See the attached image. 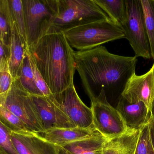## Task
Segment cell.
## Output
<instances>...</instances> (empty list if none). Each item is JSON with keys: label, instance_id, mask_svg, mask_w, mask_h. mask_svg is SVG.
Returning <instances> with one entry per match:
<instances>
[{"label": "cell", "instance_id": "cell-1", "mask_svg": "<svg viewBox=\"0 0 154 154\" xmlns=\"http://www.w3.org/2000/svg\"><path fill=\"white\" fill-rule=\"evenodd\" d=\"M75 67L90 99L103 90L108 96L116 94L119 100L130 78L136 73L137 59L109 53L102 46L75 52Z\"/></svg>", "mask_w": 154, "mask_h": 154}, {"label": "cell", "instance_id": "cell-2", "mask_svg": "<svg viewBox=\"0 0 154 154\" xmlns=\"http://www.w3.org/2000/svg\"><path fill=\"white\" fill-rule=\"evenodd\" d=\"M28 49L53 96L61 94L74 84L75 52L62 31L51 27Z\"/></svg>", "mask_w": 154, "mask_h": 154}, {"label": "cell", "instance_id": "cell-3", "mask_svg": "<svg viewBox=\"0 0 154 154\" xmlns=\"http://www.w3.org/2000/svg\"><path fill=\"white\" fill-rule=\"evenodd\" d=\"M62 31L70 45L78 51L93 49L125 38L121 27L112 20L88 23Z\"/></svg>", "mask_w": 154, "mask_h": 154}, {"label": "cell", "instance_id": "cell-4", "mask_svg": "<svg viewBox=\"0 0 154 154\" xmlns=\"http://www.w3.org/2000/svg\"><path fill=\"white\" fill-rule=\"evenodd\" d=\"M52 26L63 31L85 24L111 20L94 0H56Z\"/></svg>", "mask_w": 154, "mask_h": 154}, {"label": "cell", "instance_id": "cell-5", "mask_svg": "<svg viewBox=\"0 0 154 154\" xmlns=\"http://www.w3.org/2000/svg\"><path fill=\"white\" fill-rule=\"evenodd\" d=\"M28 48L45 36L52 26L56 0H22Z\"/></svg>", "mask_w": 154, "mask_h": 154}, {"label": "cell", "instance_id": "cell-6", "mask_svg": "<svg viewBox=\"0 0 154 154\" xmlns=\"http://www.w3.org/2000/svg\"><path fill=\"white\" fill-rule=\"evenodd\" d=\"M127 17L121 26L136 57L152 58L149 39L140 0H126Z\"/></svg>", "mask_w": 154, "mask_h": 154}, {"label": "cell", "instance_id": "cell-7", "mask_svg": "<svg viewBox=\"0 0 154 154\" xmlns=\"http://www.w3.org/2000/svg\"><path fill=\"white\" fill-rule=\"evenodd\" d=\"M0 105L20 118L32 132L38 134L45 130L31 94L17 78L13 81L4 102Z\"/></svg>", "mask_w": 154, "mask_h": 154}, {"label": "cell", "instance_id": "cell-8", "mask_svg": "<svg viewBox=\"0 0 154 154\" xmlns=\"http://www.w3.org/2000/svg\"><path fill=\"white\" fill-rule=\"evenodd\" d=\"M95 129L108 139L126 132L128 128L119 111L108 101L103 90L97 97L91 99Z\"/></svg>", "mask_w": 154, "mask_h": 154}, {"label": "cell", "instance_id": "cell-9", "mask_svg": "<svg viewBox=\"0 0 154 154\" xmlns=\"http://www.w3.org/2000/svg\"><path fill=\"white\" fill-rule=\"evenodd\" d=\"M57 107L70 119L75 127L88 128L94 126L91 108L86 106L76 92L74 85L56 96H53Z\"/></svg>", "mask_w": 154, "mask_h": 154}, {"label": "cell", "instance_id": "cell-10", "mask_svg": "<svg viewBox=\"0 0 154 154\" xmlns=\"http://www.w3.org/2000/svg\"><path fill=\"white\" fill-rule=\"evenodd\" d=\"M122 96L129 101L143 102L151 112L154 100V64L144 74L133 75L127 82Z\"/></svg>", "mask_w": 154, "mask_h": 154}, {"label": "cell", "instance_id": "cell-11", "mask_svg": "<svg viewBox=\"0 0 154 154\" xmlns=\"http://www.w3.org/2000/svg\"><path fill=\"white\" fill-rule=\"evenodd\" d=\"M12 142L20 154H60V146L31 131L10 130Z\"/></svg>", "mask_w": 154, "mask_h": 154}, {"label": "cell", "instance_id": "cell-12", "mask_svg": "<svg viewBox=\"0 0 154 154\" xmlns=\"http://www.w3.org/2000/svg\"><path fill=\"white\" fill-rule=\"evenodd\" d=\"M31 96L42 120L45 130L55 128L75 127L55 103L52 94L49 97L33 94Z\"/></svg>", "mask_w": 154, "mask_h": 154}, {"label": "cell", "instance_id": "cell-13", "mask_svg": "<svg viewBox=\"0 0 154 154\" xmlns=\"http://www.w3.org/2000/svg\"><path fill=\"white\" fill-rule=\"evenodd\" d=\"M116 108L128 128L140 129L148 122L151 117L150 111L144 102L129 101L122 96Z\"/></svg>", "mask_w": 154, "mask_h": 154}, {"label": "cell", "instance_id": "cell-14", "mask_svg": "<svg viewBox=\"0 0 154 154\" xmlns=\"http://www.w3.org/2000/svg\"><path fill=\"white\" fill-rule=\"evenodd\" d=\"M94 125L88 128L74 127L46 130L38 135L48 141L63 147L67 144L88 138L98 132Z\"/></svg>", "mask_w": 154, "mask_h": 154}, {"label": "cell", "instance_id": "cell-15", "mask_svg": "<svg viewBox=\"0 0 154 154\" xmlns=\"http://www.w3.org/2000/svg\"><path fill=\"white\" fill-rule=\"evenodd\" d=\"M140 129L128 128L123 134L107 140L102 149L103 154H135Z\"/></svg>", "mask_w": 154, "mask_h": 154}, {"label": "cell", "instance_id": "cell-16", "mask_svg": "<svg viewBox=\"0 0 154 154\" xmlns=\"http://www.w3.org/2000/svg\"><path fill=\"white\" fill-rule=\"evenodd\" d=\"M10 48L9 67L11 74L15 80L28 48L26 42L20 35L17 26L14 22L12 27Z\"/></svg>", "mask_w": 154, "mask_h": 154}, {"label": "cell", "instance_id": "cell-17", "mask_svg": "<svg viewBox=\"0 0 154 154\" xmlns=\"http://www.w3.org/2000/svg\"><path fill=\"white\" fill-rule=\"evenodd\" d=\"M108 139L98 131L94 135L63 146L72 154H103L102 149Z\"/></svg>", "mask_w": 154, "mask_h": 154}, {"label": "cell", "instance_id": "cell-18", "mask_svg": "<svg viewBox=\"0 0 154 154\" xmlns=\"http://www.w3.org/2000/svg\"><path fill=\"white\" fill-rule=\"evenodd\" d=\"M112 21L121 26L127 17L126 0H94Z\"/></svg>", "mask_w": 154, "mask_h": 154}, {"label": "cell", "instance_id": "cell-19", "mask_svg": "<svg viewBox=\"0 0 154 154\" xmlns=\"http://www.w3.org/2000/svg\"><path fill=\"white\" fill-rule=\"evenodd\" d=\"M23 87L31 94L42 95L37 87L34 79L29 53L28 50L17 77Z\"/></svg>", "mask_w": 154, "mask_h": 154}, {"label": "cell", "instance_id": "cell-20", "mask_svg": "<svg viewBox=\"0 0 154 154\" xmlns=\"http://www.w3.org/2000/svg\"><path fill=\"white\" fill-rule=\"evenodd\" d=\"M8 0H0V41L10 47L13 26Z\"/></svg>", "mask_w": 154, "mask_h": 154}, {"label": "cell", "instance_id": "cell-21", "mask_svg": "<svg viewBox=\"0 0 154 154\" xmlns=\"http://www.w3.org/2000/svg\"><path fill=\"white\" fill-rule=\"evenodd\" d=\"M151 48L152 58L154 60V0H140Z\"/></svg>", "mask_w": 154, "mask_h": 154}, {"label": "cell", "instance_id": "cell-22", "mask_svg": "<svg viewBox=\"0 0 154 154\" xmlns=\"http://www.w3.org/2000/svg\"><path fill=\"white\" fill-rule=\"evenodd\" d=\"M0 122L12 131H31L22 119L1 105H0Z\"/></svg>", "mask_w": 154, "mask_h": 154}, {"label": "cell", "instance_id": "cell-23", "mask_svg": "<svg viewBox=\"0 0 154 154\" xmlns=\"http://www.w3.org/2000/svg\"><path fill=\"white\" fill-rule=\"evenodd\" d=\"M8 1L13 22L16 23L20 35L27 43L25 15L22 0H8Z\"/></svg>", "mask_w": 154, "mask_h": 154}, {"label": "cell", "instance_id": "cell-24", "mask_svg": "<svg viewBox=\"0 0 154 154\" xmlns=\"http://www.w3.org/2000/svg\"><path fill=\"white\" fill-rule=\"evenodd\" d=\"M135 154H154L148 122L141 129Z\"/></svg>", "mask_w": 154, "mask_h": 154}, {"label": "cell", "instance_id": "cell-25", "mask_svg": "<svg viewBox=\"0 0 154 154\" xmlns=\"http://www.w3.org/2000/svg\"><path fill=\"white\" fill-rule=\"evenodd\" d=\"M14 80L10 71L8 63L0 67V104L5 101Z\"/></svg>", "mask_w": 154, "mask_h": 154}, {"label": "cell", "instance_id": "cell-26", "mask_svg": "<svg viewBox=\"0 0 154 154\" xmlns=\"http://www.w3.org/2000/svg\"><path fill=\"white\" fill-rule=\"evenodd\" d=\"M10 129L0 122V147L9 154H20L15 147L10 135Z\"/></svg>", "mask_w": 154, "mask_h": 154}, {"label": "cell", "instance_id": "cell-27", "mask_svg": "<svg viewBox=\"0 0 154 154\" xmlns=\"http://www.w3.org/2000/svg\"><path fill=\"white\" fill-rule=\"evenodd\" d=\"M29 55L30 63H31L32 70H33V73H34V79H35L36 85L42 95L46 96V97H49L50 95H52V93H51L42 75L41 74L40 72L36 66L35 64L29 53Z\"/></svg>", "mask_w": 154, "mask_h": 154}, {"label": "cell", "instance_id": "cell-28", "mask_svg": "<svg viewBox=\"0 0 154 154\" xmlns=\"http://www.w3.org/2000/svg\"><path fill=\"white\" fill-rule=\"evenodd\" d=\"M10 56V47L7 46L0 41V67L8 63Z\"/></svg>", "mask_w": 154, "mask_h": 154}, {"label": "cell", "instance_id": "cell-29", "mask_svg": "<svg viewBox=\"0 0 154 154\" xmlns=\"http://www.w3.org/2000/svg\"><path fill=\"white\" fill-rule=\"evenodd\" d=\"M149 125V130H150V137H151V141L154 149V118L151 116L150 119L148 122Z\"/></svg>", "mask_w": 154, "mask_h": 154}, {"label": "cell", "instance_id": "cell-30", "mask_svg": "<svg viewBox=\"0 0 154 154\" xmlns=\"http://www.w3.org/2000/svg\"><path fill=\"white\" fill-rule=\"evenodd\" d=\"M60 154H72L63 147L60 146Z\"/></svg>", "mask_w": 154, "mask_h": 154}, {"label": "cell", "instance_id": "cell-31", "mask_svg": "<svg viewBox=\"0 0 154 154\" xmlns=\"http://www.w3.org/2000/svg\"><path fill=\"white\" fill-rule=\"evenodd\" d=\"M151 116L154 118V100H153V103H152V107L151 109Z\"/></svg>", "mask_w": 154, "mask_h": 154}, {"label": "cell", "instance_id": "cell-32", "mask_svg": "<svg viewBox=\"0 0 154 154\" xmlns=\"http://www.w3.org/2000/svg\"><path fill=\"white\" fill-rule=\"evenodd\" d=\"M0 154H9L2 148L0 147Z\"/></svg>", "mask_w": 154, "mask_h": 154}]
</instances>
